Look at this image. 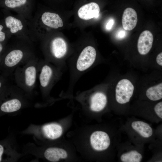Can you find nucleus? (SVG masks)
Returning a JSON list of instances; mask_svg holds the SVG:
<instances>
[{
  "instance_id": "412c9836",
  "label": "nucleus",
  "mask_w": 162,
  "mask_h": 162,
  "mask_svg": "<svg viewBox=\"0 0 162 162\" xmlns=\"http://www.w3.org/2000/svg\"><path fill=\"white\" fill-rule=\"evenodd\" d=\"M154 111L156 114L160 118H162V102L157 104L154 107Z\"/></svg>"
},
{
  "instance_id": "6ab92c4d",
  "label": "nucleus",
  "mask_w": 162,
  "mask_h": 162,
  "mask_svg": "<svg viewBox=\"0 0 162 162\" xmlns=\"http://www.w3.org/2000/svg\"><path fill=\"white\" fill-rule=\"evenodd\" d=\"M142 158L140 154L136 151L133 150L123 154L120 159L123 162H140Z\"/></svg>"
},
{
  "instance_id": "20e7f679",
  "label": "nucleus",
  "mask_w": 162,
  "mask_h": 162,
  "mask_svg": "<svg viewBox=\"0 0 162 162\" xmlns=\"http://www.w3.org/2000/svg\"><path fill=\"white\" fill-rule=\"evenodd\" d=\"M90 140L91 145L95 150H104L109 147L110 142V137L105 132L97 131L91 134Z\"/></svg>"
},
{
  "instance_id": "b1692460",
  "label": "nucleus",
  "mask_w": 162,
  "mask_h": 162,
  "mask_svg": "<svg viewBox=\"0 0 162 162\" xmlns=\"http://www.w3.org/2000/svg\"><path fill=\"white\" fill-rule=\"evenodd\" d=\"M124 30L122 29L118 31L117 34V36L118 38L119 39H122L125 37L126 32Z\"/></svg>"
},
{
  "instance_id": "393cba45",
  "label": "nucleus",
  "mask_w": 162,
  "mask_h": 162,
  "mask_svg": "<svg viewBox=\"0 0 162 162\" xmlns=\"http://www.w3.org/2000/svg\"><path fill=\"white\" fill-rule=\"evenodd\" d=\"M156 60L157 63L159 65L162 66V52L159 53L157 56Z\"/></svg>"
},
{
  "instance_id": "f3484780",
  "label": "nucleus",
  "mask_w": 162,
  "mask_h": 162,
  "mask_svg": "<svg viewBox=\"0 0 162 162\" xmlns=\"http://www.w3.org/2000/svg\"><path fill=\"white\" fill-rule=\"evenodd\" d=\"M5 23L10 32L13 34L18 32L23 28V25L21 20L14 16H9L6 17Z\"/></svg>"
},
{
  "instance_id": "ddd939ff",
  "label": "nucleus",
  "mask_w": 162,
  "mask_h": 162,
  "mask_svg": "<svg viewBox=\"0 0 162 162\" xmlns=\"http://www.w3.org/2000/svg\"><path fill=\"white\" fill-rule=\"evenodd\" d=\"M53 75L52 68L48 64H45L42 68L39 76L40 84L44 88H46L50 85Z\"/></svg>"
},
{
  "instance_id": "aec40b11",
  "label": "nucleus",
  "mask_w": 162,
  "mask_h": 162,
  "mask_svg": "<svg viewBox=\"0 0 162 162\" xmlns=\"http://www.w3.org/2000/svg\"><path fill=\"white\" fill-rule=\"evenodd\" d=\"M8 146L4 141L0 142V162L7 160L9 152Z\"/></svg>"
},
{
  "instance_id": "9d476101",
  "label": "nucleus",
  "mask_w": 162,
  "mask_h": 162,
  "mask_svg": "<svg viewBox=\"0 0 162 162\" xmlns=\"http://www.w3.org/2000/svg\"><path fill=\"white\" fill-rule=\"evenodd\" d=\"M41 20L44 25L51 28L56 29L63 26L61 18L56 13L45 12L41 16Z\"/></svg>"
},
{
  "instance_id": "2eb2a0df",
  "label": "nucleus",
  "mask_w": 162,
  "mask_h": 162,
  "mask_svg": "<svg viewBox=\"0 0 162 162\" xmlns=\"http://www.w3.org/2000/svg\"><path fill=\"white\" fill-rule=\"evenodd\" d=\"M23 74V80L25 86L28 88L32 87L36 80L37 70L35 67L32 65H28L24 70Z\"/></svg>"
},
{
  "instance_id": "6e6552de",
  "label": "nucleus",
  "mask_w": 162,
  "mask_h": 162,
  "mask_svg": "<svg viewBox=\"0 0 162 162\" xmlns=\"http://www.w3.org/2000/svg\"><path fill=\"white\" fill-rule=\"evenodd\" d=\"M50 48L52 56L58 59L64 57L67 51L66 42L64 39L60 37L55 38L52 40Z\"/></svg>"
},
{
  "instance_id": "1a4fd4ad",
  "label": "nucleus",
  "mask_w": 162,
  "mask_h": 162,
  "mask_svg": "<svg viewBox=\"0 0 162 162\" xmlns=\"http://www.w3.org/2000/svg\"><path fill=\"white\" fill-rule=\"evenodd\" d=\"M1 4L10 9L24 10L30 9L32 7L33 0H2Z\"/></svg>"
},
{
  "instance_id": "423d86ee",
  "label": "nucleus",
  "mask_w": 162,
  "mask_h": 162,
  "mask_svg": "<svg viewBox=\"0 0 162 162\" xmlns=\"http://www.w3.org/2000/svg\"><path fill=\"white\" fill-rule=\"evenodd\" d=\"M100 11L98 5L95 2H92L80 8L78 10V15L81 19L87 20L93 18H98Z\"/></svg>"
},
{
  "instance_id": "f8f14e48",
  "label": "nucleus",
  "mask_w": 162,
  "mask_h": 162,
  "mask_svg": "<svg viewBox=\"0 0 162 162\" xmlns=\"http://www.w3.org/2000/svg\"><path fill=\"white\" fill-rule=\"evenodd\" d=\"M44 156L48 160L51 162H57L61 159L67 158L68 154L66 151L62 148L50 147L44 152Z\"/></svg>"
},
{
  "instance_id": "7ed1b4c3",
  "label": "nucleus",
  "mask_w": 162,
  "mask_h": 162,
  "mask_svg": "<svg viewBox=\"0 0 162 162\" xmlns=\"http://www.w3.org/2000/svg\"><path fill=\"white\" fill-rule=\"evenodd\" d=\"M134 90L133 85L129 80L123 79L119 81L116 89L117 101L122 104L129 102L133 95Z\"/></svg>"
},
{
  "instance_id": "9b49d317",
  "label": "nucleus",
  "mask_w": 162,
  "mask_h": 162,
  "mask_svg": "<svg viewBox=\"0 0 162 162\" xmlns=\"http://www.w3.org/2000/svg\"><path fill=\"white\" fill-rule=\"evenodd\" d=\"M107 103V98L103 93L97 92L94 93L90 99V107L94 111L99 112L103 110Z\"/></svg>"
},
{
  "instance_id": "4468645a",
  "label": "nucleus",
  "mask_w": 162,
  "mask_h": 162,
  "mask_svg": "<svg viewBox=\"0 0 162 162\" xmlns=\"http://www.w3.org/2000/svg\"><path fill=\"white\" fill-rule=\"evenodd\" d=\"M43 131L45 136L51 139H56L60 137L62 132L61 126L56 123H51L44 125Z\"/></svg>"
},
{
  "instance_id": "f257e3e1",
  "label": "nucleus",
  "mask_w": 162,
  "mask_h": 162,
  "mask_svg": "<svg viewBox=\"0 0 162 162\" xmlns=\"http://www.w3.org/2000/svg\"><path fill=\"white\" fill-rule=\"evenodd\" d=\"M96 52L95 48L91 46L85 47L79 56L75 68L77 71L84 72L89 69L95 60Z\"/></svg>"
},
{
  "instance_id": "f03ea898",
  "label": "nucleus",
  "mask_w": 162,
  "mask_h": 162,
  "mask_svg": "<svg viewBox=\"0 0 162 162\" xmlns=\"http://www.w3.org/2000/svg\"><path fill=\"white\" fill-rule=\"evenodd\" d=\"M24 56L23 51L19 49L12 50L1 58L0 62V69L5 76L8 70L16 66L22 59Z\"/></svg>"
},
{
  "instance_id": "39448f33",
  "label": "nucleus",
  "mask_w": 162,
  "mask_h": 162,
  "mask_svg": "<svg viewBox=\"0 0 162 162\" xmlns=\"http://www.w3.org/2000/svg\"><path fill=\"white\" fill-rule=\"evenodd\" d=\"M153 41L152 33L148 30H145L140 34L137 42L139 52L142 55L147 54L151 49Z\"/></svg>"
},
{
  "instance_id": "bb28decb",
  "label": "nucleus",
  "mask_w": 162,
  "mask_h": 162,
  "mask_svg": "<svg viewBox=\"0 0 162 162\" xmlns=\"http://www.w3.org/2000/svg\"><path fill=\"white\" fill-rule=\"evenodd\" d=\"M3 46L1 42H0V53L3 50Z\"/></svg>"
},
{
  "instance_id": "5701e85b",
  "label": "nucleus",
  "mask_w": 162,
  "mask_h": 162,
  "mask_svg": "<svg viewBox=\"0 0 162 162\" xmlns=\"http://www.w3.org/2000/svg\"><path fill=\"white\" fill-rule=\"evenodd\" d=\"M3 28V26L0 24V42L3 41L5 39V34L2 31Z\"/></svg>"
},
{
  "instance_id": "dca6fc26",
  "label": "nucleus",
  "mask_w": 162,
  "mask_h": 162,
  "mask_svg": "<svg viewBox=\"0 0 162 162\" xmlns=\"http://www.w3.org/2000/svg\"><path fill=\"white\" fill-rule=\"evenodd\" d=\"M132 128L145 138L151 136L153 133L152 128L147 123L141 121L133 122L131 124Z\"/></svg>"
},
{
  "instance_id": "0eeeda50",
  "label": "nucleus",
  "mask_w": 162,
  "mask_h": 162,
  "mask_svg": "<svg viewBox=\"0 0 162 162\" xmlns=\"http://www.w3.org/2000/svg\"><path fill=\"white\" fill-rule=\"evenodd\" d=\"M137 20L136 11L131 8H126L124 11L122 16V24L123 28L127 31L133 30L137 24Z\"/></svg>"
},
{
  "instance_id": "a878e982",
  "label": "nucleus",
  "mask_w": 162,
  "mask_h": 162,
  "mask_svg": "<svg viewBox=\"0 0 162 162\" xmlns=\"http://www.w3.org/2000/svg\"><path fill=\"white\" fill-rule=\"evenodd\" d=\"M114 24V20L112 19H110L106 25V28L108 30L110 29Z\"/></svg>"
},
{
  "instance_id": "a211bd4d",
  "label": "nucleus",
  "mask_w": 162,
  "mask_h": 162,
  "mask_svg": "<svg viewBox=\"0 0 162 162\" xmlns=\"http://www.w3.org/2000/svg\"><path fill=\"white\" fill-rule=\"evenodd\" d=\"M146 94L150 100L156 101L162 98V83L148 88L146 91Z\"/></svg>"
},
{
  "instance_id": "4be33fe9",
  "label": "nucleus",
  "mask_w": 162,
  "mask_h": 162,
  "mask_svg": "<svg viewBox=\"0 0 162 162\" xmlns=\"http://www.w3.org/2000/svg\"><path fill=\"white\" fill-rule=\"evenodd\" d=\"M6 81L5 76H0V94L6 87Z\"/></svg>"
}]
</instances>
